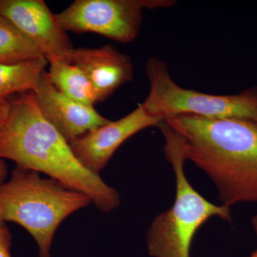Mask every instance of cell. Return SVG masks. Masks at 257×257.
<instances>
[{
  "mask_svg": "<svg viewBox=\"0 0 257 257\" xmlns=\"http://www.w3.org/2000/svg\"><path fill=\"white\" fill-rule=\"evenodd\" d=\"M162 121L147 114L140 104L121 119L94 128L69 145L81 165L99 175L115 152L128 138L145 128L158 126Z\"/></svg>",
  "mask_w": 257,
  "mask_h": 257,
  "instance_id": "8",
  "label": "cell"
},
{
  "mask_svg": "<svg viewBox=\"0 0 257 257\" xmlns=\"http://www.w3.org/2000/svg\"><path fill=\"white\" fill-rule=\"evenodd\" d=\"M90 204L86 194L21 166L0 186V219L25 228L36 241L40 257H51L54 236L64 219Z\"/></svg>",
  "mask_w": 257,
  "mask_h": 257,
  "instance_id": "3",
  "label": "cell"
},
{
  "mask_svg": "<svg viewBox=\"0 0 257 257\" xmlns=\"http://www.w3.org/2000/svg\"><path fill=\"white\" fill-rule=\"evenodd\" d=\"M251 222V225H252L253 231H254L255 234H256L257 236V215L253 216ZM248 257H257V248L255 251H253V252L251 253V254Z\"/></svg>",
  "mask_w": 257,
  "mask_h": 257,
  "instance_id": "17",
  "label": "cell"
},
{
  "mask_svg": "<svg viewBox=\"0 0 257 257\" xmlns=\"http://www.w3.org/2000/svg\"><path fill=\"white\" fill-rule=\"evenodd\" d=\"M11 246V233L5 221L0 219V257H13Z\"/></svg>",
  "mask_w": 257,
  "mask_h": 257,
  "instance_id": "14",
  "label": "cell"
},
{
  "mask_svg": "<svg viewBox=\"0 0 257 257\" xmlns=\"http://www.w3.org/2000/svg\"><path fill=\"white\" fill-rule=\"evenodd\" d=\"M10 101L11 114L0 132V158L45 174L67 188L86 194L103 212L119 207V192L81 165L68 142L42 114L34 92L23 93Z\"/></svg>",
  "mask_w": 257,
  "mask_h": 257,
  "instance_id": "1",
  "label": "cell"
},
{
  "mask_svg": "<svg viewBox=\"0 0 257 257\" xmlns=\"http://www.w3.org/2000/svg\"><path fill=\"white\" fill-rule=\"evenodd\" d=\"M0 15L28 37L49 62L70 63L73 45L45 2L0 0Z\"/></svg>",
  "mask_w": 257,
  "mask_h": 257,
  "instance_id": "7",
  "label": "cell"
},
{
  "mask_svg": "<svg viewBox=\"0 0 257 257\" xmlns=\"http://www.w3.org/2000/svg\"><path fill=\"white\" fill-rule=\"evenodd\" d=\"M146 74L150 92L142 104L147 114L162 121L176 116L257 121V86L234 94H211L186 89L176 83L164 61L151 57Z\"/></svg>",
  "mask_w": 257,
  "mask_h": 257,
  "instance_id": "5",
  "label": "cell"
},
{
  "mask_svg": "<svg viewBox=\"0 0 257 257\" xmlns=\"http://www.w3.org/2000/svg\"><path fill=\"white\" fill-rule=\"evenodd\" d=\"M11 109V101L9 97L0 96V132L9 120Z\"/></svg>",
  "mask_w": 257,
  "mask_h": 257,
  "instance_id": "15",
  "label": "cell"
},
{
  "mask_svg": "<svg viewBox=\"0 0 257 257\" xmlns=\"http://www.w3.org/2000/svg\"><path fill=\"white\" fill-rule=\"evenodd\" d=\"M70 63L87 76L95 88L99 102L133 79L131 59L109 45L97 48L74 49Z\"/></svg>",
  "mask_w": 257,
  "mask_h": 257,
  "instance_id": "10",
  "label": "cell"
},
{
  "mask_svg": "<svg viewBox=\"0 0 257 257\" xmlns=\"http://www.w3.org/2000/svg\"><path fill=\"white\" fill-rule=\"evenodd\" d=\"M42 114L69 144L84 134L109 122L94 109L64 95L51 82L48 73L42 74L34 91Z\"/></svg>",
  "mask_w": 257,
  "mask_h": 257,
  "instance_id": "9",
  "label": "cell"
},
{
  "mask_svg": "<svg viewBox=\"0 0 257 257\" xmlns=\"http://www.w3.org/2000/svg\"><path fill=\"white\" fill-rule=\"evenodd\" d=\"M175 4L173 0H76L56 17L65 32H93L128 44L138 37L144 10Z\"/></svg>",
  "mask_w": 257,
  "mask_h": 257,
  "instance_id": "6",
  "label": "cell"
},
{
  "mask_svg": "<svg viewBox=\"0 0 257 257\" xmlns=\"http://www.w3.org/2000/svg\"><path fill=\"white\" fill-rule=\"evenodd\" d=\"M46 57L13 23L0 15V63Z\"/></svg>",
  "mask_w": 257,
  "mask_h": 257,
  "instance_id": "13",
  "label": "cell"
},
{
  "mask_svg": "<svg viewBox=\"0 0 257 257\" xmlns=\"http://www.w3.org/2000/svg\"><path fill=\"white\" fill-rule=\"evenodd\" d=\"M50 64L47 73L51 82L64 95L84 105L94 106L99 102L95 88L80 69L61 61H52Z\"/></svg>",
  "mask_w": 257,
  "mask_h": 257,
  "instance_id": "11",
  "label": "cell"
},
{
  "mask_svg": "<svg viewBox=\"0 0 257 257\" xmlns=\"http://www.w3.org/2000/svg\"><path fill=\"white\" fill-rule=\"evenodd\" d=\"M8 174V166L5 163L4 160L0 158V186L6 181Z\"/></svg>",
  "mask_w": 257,
  "mask_h": 257,
  "instance_id": "16",
  "label": "cell"
},
{
  "mask_svg": "<svg viewBox=\"0 0 257 257\" xmlns=\"http://www.w3.org/2000/svg\"><path fill=\"white\" fill-rule=\"evenodd\" d=\"M164 121L179 135L186 160L212 181L221 204L257 202V121L185 115Z\"/></svg>",
  "mask_w": 257,
  "mask_h": 257,
  "instance_id": "2",
  "label": "cell"
},
{
  "mask_svg": "<svg viewBox=\"0 0 257 257\" xmlns=\"http://www.w3.org/2000/svg\"><path fill=\"white\" fill-rule=\"evenodd\" d=\"M49 61L45 57L15 63H0V96L34 92Z\"/></svg>",
  "mask_w": 257,
  "mask_h": 257,
  "instance_id": "12",
  "label": "cell"
},
{
  "mask_svg": "<svg viewBox=\"0 0 257 257\" xmlns=\"http://www.w3.org/2000/svg\"><path fill=\"white\" fill-rule=\"evenodd\" d=\"M158 126L165 140V159L175 172V199L172 207L159 214L150 225L147 250L152 257H190L199 229L213 217L231 221V208L213 204L192 187L184 171L187 160L179 135L165 121Z\"/></svg>",
  "mask_w": 257,
  "mask_h": 257,
  "instance_id": "4",
  "label": "cell"
}]
</instances>
